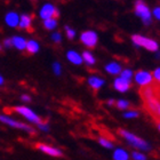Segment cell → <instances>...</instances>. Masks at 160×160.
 Wrapping results in <instances>:
<instances>
[{
	"label": "cell",
	"instance_id": "obj_1",
	"mask_svg": "<svg viewBox=\"0 0 160 160\" xmlns=\"http://www.w3.org/2000/svg\"><path fill=\"white\" fill-rule=\"evenodd\" d=\"M13 110L15 113H17L18 116H21L22 118L27 120L29 125H39V123L42 122V119L39 114L33 111L31 108L27 107V105H23V104H20V105H16V107L13 108Z\"/></svg>",
	"mask_w": 160,
	"mask_h": 160
},
{
	"label": "cell",
	"instance_id": "obj_2",
	"mask_svg": "<svg viewBox=\"0 0 160 160\" xmlns=\"http://www.w3.org/2000/svg\"><path fill=\"white\" fill-rule=\"evenodd\" d=\"M0 122L10 127V128H14V129H20L27 134H34V132H36L33 127L29 125V123L22 122L20 120L14 119L10 116H7V114L3 113H0Z\"/></svg>",
	"mask_w": 160,
	"mask_h": 160
},
{
	"label": "cell",
	"instance_id": "obj_3",
	"mask_svg": "<svg viewBox=\"0 0 160 160\" xmlns=\"http://www.w3.org/2000/svg\"><path fill=\"white\" fill-rule=\"evenodd\" d=\"M119 134L125 138V140L128 141V143H130L133 147L137 148V149H141V150H144V151H149L151 149L150 144L147 143L145 141L140 138V137H137L136 135H134V134L127 132V130L120 129Z\"/></svg>",
	"mask_w": 160,
	"mask_h": 160
},
{
	"label": "cell",
	"instance_id": "obj_4",
	"mask_svg": "<svg viewBox=\"0 0 160 160\" xmlns=\"http://www.w3.org/2000/svg\"><path fill=\"white\" fill-rule=\"evenodd\" d=\"M60 15L58 13V9L57 7L52 2H45L42 3L40 8L38 9V16H39L40 20L46 21L49 20V18H57Z\"/></svg>",
	"mask_w": 160,
	"mask_h": 160
},
{
	"label": "cell",
	"instance_id": "obj_5",
	"mask_svg": "<svg viewBox=\"0 0 160 160\" xmlns=\"http://www.w3.org/2000/svg\"><path fill=\"white\" fill-rule=\"evenodd\" d=\"M133 42L138 47H145L150 52H157L159 49V45L157 43V41H154L152 39H149L147 37L140 36V34H135L132 37Z\"/></svg>",
	"mask_w": 160,
	"mask_h": 160
},
{
	"label": "cell",
	"instance_id": "obj_6",
	"mask_svg": "<svg viewBox=\"0 0 160 160\" xmlns=\"http://www.w3.org/2000/svg\"><path fill=\"white\" fill-rule=\"evenodd\" d=\"M80 41L87 47V48H94L97 45L98 41V36L95 31L86 30L80 34Z\"/></svg>",
	"mask_w": 160,
	"mask_h": 160
},
{
	"label": "cell",
	"instance_id": "obj_7",
	"mask_svg": "<svg viewBox=\"0 0 160 160\" xmlns=\"http://www.w3.org/2000/svg\"><path fill=\"white\" fill-rule=\"evenodd\" d=\"M37 149L42 152V153L49 156V157H54V158H60L63 156V152L61 149L56 147H53V145H49V144L46 143H38L37 144Z\"/></svg>",
	"mask_w": 160,
	"mask_h": 160
},
{
	"label": "cell",
	"instance_id": "obj_8",
	"mask_svg": "<svg viewBox=\"0 0 160 160\" xmlns=\"http://www.w3.org/2000/svg\"><path fill=\"white\" fill-rule=\"evenodd\" d=\"M135 14L137 16H140L145 24H150L151 22V12L149 7L142 1H138L135 6Z\"/></svg>",
	"mask_w": 160,
	"mask_h": 160
},
{
	"label": "cell",
	"instance_id": "obj_9",
	"mask_svg": "<svg viewBox=\"0 0 160 160\" xmlns=\"http://www.w3.org/2000/svg\"><path fill=\"white\" fill-rule=\"evenodd\" d=\"M3 21L8 28L16 29L18 28V23H20V14L16 10H8L3 16Z\"/></svg>",
	"mask_w": 160,
	"mask_h": 160
},
{
	"label": "cell",
	"instance_id": "obj_10",
	"mask_svg": "<svg viewBox=\"0 0 160 160\" xmlns=\"http://www.w3.org/2000/svg\"><path fill=\"white\" fill-rule=\"evenodd\" d=\"M152 79H153L152 74L150 72H148V71H137L135 73V81L142 87L150 85L152 82Z\"/></svg>",
	"mask_w": 160,
	"mask_h": 160
},
{
	"label": "cell",
	"instance_id": "obj_11",
	"mask_svg": "<svg viewBox=\"0 0 160 160\" xmlns=\"http://www.w3.org/2000/svg\"><path fill=\"white\" fill-rule=\"evenodd\" d=\"M32 16L30 14L23 13L20 15V23H18V28L21 30H29L32 27Z\"/></svg>",
	"mask_w": 160,
	"mask_h": 160
},
{
	"label": "cell",
	"instance_id": "obj_12",
	"mask_svg": "<svg viewBox=\"0 0 160 160\" xmlns=\"http://www.w3.org/2000/svg\"><path fill=\"white\" fill-rule=\"evenodd\" d=\"M12 42L13 47L18 52H24L25 47H27V39L22 36H14L12 37Z\"/></svg>",
	"mask_w": 160,
	"mask_h": 160
},
{
	"label": "cell",
	"instance_id": "obj_13",
	"mask_svg": "<svg viewBox=\"0 0 160 160\" xmlns=\"http://www.w3.org/2000/svg\"><path fill=\"white\" fill-rule=\"evenodd\" d=\"M67 58H68V61H69L70 63L73 64V65H81V64L83 63L82 58H81V55H80L78 52H76V50H72V49L68 50Z\"/></svg>",
	"mask_w": 160,
	"mask_h": 160
},
{
	"label": "cell",
	"instance_id": "obj_14",
	"mask_svg": "<svg viewBox=\"0 0 160 160\" xmlns=\"http://www.w3.org/2000/svg\"><path fill=\"white\" fill-rule=\"evenodd\" d=\"M114 88L120 92V93H125L127 90L130 88V81L128 80H125L122 78H117V79L114 80Z\"/></svg>",
	"mask_w": 160,
	"mask_h": 160
},
{
	"label": "cell",
	"instance_id": "obj_15",
	"mask_svg": "<svg viewBox=\"0 0 160 160\" xmlns=\"http://www.w3.org/2000/svg\"><path fill=\"white\" fill-rule=\"evenodd\" d=\"M25 50H27L29 54H31V55L38 54L40 50V43L38 42L36 39L27 40V47H25Z\"/></svg>",
	"mask_w": 160,
	"mask_h": 160
},
{
	"label": "cell",
	"instance_id": "obj_16",
	"mask_svg": "<svg viewBox=\"0 0 160 160\" xmlns=\"http://www.w3.org/2000/svg\"><path fill=\"white\" fill-rule=\"evenodd\" d=\"M87 82H88L89 87H92L93 89L98 90L100 88H102V86L105 83V81H104V79L97 77V76H90L88 78V80H87Z\"/></svg>",
	"mask_w": 160,
	"mask_h": 160
},
{
	"label": "cell",
	"instance_id": "obj_17",
	"mask_svg": "<svg viewBox=\"0 0 160 160\" xmlns=\"http://www.w3.org/2000/svg\"><path fill=\"white\" fill-rule=\"evenodd\" d=\"M140 94L142 98L144 101H148V100H151V98H153L156 97V93H154V88L151 86H145V87H142L140 90Z\"/></svg>",
	"mask_w": 160,
	"mask_h": 160
},
{
	"label": "cell",
	"instance_id": "obj_18",
	"mask_svg": "<svg viewBox=\"0 0 160 160\" xmlns=\"http://www.w3.org/2000/svg\"><path fill=\"white\" fill-rule=\"evenodd\" d=\"M105 70H107L108 73L117 76V74L121 73V65L116 63V62H111V63L105 65Z\"/></svg>",
	"mask_w": 160,
	"mask_h": 160
},
{
	"label": "cell",
	"instance_id": "obj_19",
	"mask_svg": "<svg viewBox=\"0 0 160 160\" xmlns=\"http://www.w3.org/2000/svg\"><path fill=\"white\" fill-rule=\"evenodd\" d=\"M42 27L45 30L47 31H54L56 30L57 27H58V21L57 18H49V20L42 21Z\"/></svg>",
	"mask_w": 160,
	"mask_h": 160
},
{
	"label": "cell",
	"instance_id": "obj_20",
	"mask_svg": "<svg viewBox=\"0 0 160 160\" xmlns=\"http://www.w3.org/2000/svg\"><path fill=\"white\" fill-rule=\"evenodd\" d=\"M81 58H82V62H85L87 65H94V64L96 63V58H95V56L90 53L89 50H85L81 54Z\"/></svg>",
	"mask_w": 160,
	"mask_h": 160
},
{
	"label": "cell",
	"instance_id": "obj_21",
	"mask_svg": "<svg viewBox=\"0 0 160 160\" xmlns=\"http://www.w3.org/2000/svg\"><path fill=\"white\" fill-rule=\"evenodd\" d=\"M114 160H128V153L122 149H116L113 152Z\"/></svg>",
	"mask_w": 160,
	"mask_h": 160
},
{
	"label": "cell",
	"instance_id": "obj_22",
	"mask_svg": "<svg viewBox=\"0 0 160 160\" xmlns=\"http://www.w3.org/2000/svg\"><path fill=\"white\" fill-rule=\"evenodd\" d=\"M64 30H65V34H67L68 39L73 40L76 38V36H77V31L74 30V29H72V28H70L69 25H65Z\"/></svg>",
	"mask_w": 160,
	"mask_h": 160
},
{
	"label": "cell",
	"instance_id": "obj_23",
	"mask_svg": "<svg viewBox=\"0 0 160 160\" xmlns=\"http://www.w3.org/2000/svg\"><path fill=\"white\" fill-rule=\"evenodd\" d=\"M52 70H53L55 76L60 77L61 74H62V64H61L60 62H54V63L52 64Z\"/></svg>",
	"mask_w": 160,
	"mask_h": 160
},
{
	"label": "cell",
	"instance_id": "obj_24",
	"mask_svg": "<svg viewBox=\"0 0 160 160\" xmlns=\"http://www.w3.org/2000/svg\"><path fill=\"white\" fill-rule=\"evenodd\" d=\"M50 39H52V41L55 43H60L61 41H62V33L61 32H58V31H55V32H53V33L50 34Z\"/></svg>",
	"mask_w": 160,
	"mask_h": 160
},
{
	"label": "cell",
	"instance_id": "obj_25",
	"mask_svg": "<svg viewBox=\"0 0 160 160\" xmlns=\"http://www.w3.org/2000/svg\"><path fill=\"white\" fill-rule=\"evenodd\" d=\"M98 142H100V144L103 148H107V149H112V148H113L112 142L107 140V138H104V137H100V138H98Z\"/></svg>",
	"mask_w": 160,
	"mask_h": 160
},
{
	"label": "cell",
	"instance_id": "obj_26",
	"mask_svg": "<svg viewBox=\"0 0 160 160\" xmlns=\"http://www.w3.org/2000/svg\"><path fill=\"white\" fill-rule=\"evenodd\" d=\"M133 77H134L133 71L129 70V69L123 70L122 72H121V76H120V78H122V79H125V80H128V81H130V79H132Z\"/></svg>",
	"mask_w": 160,
	"mask_h": 160
},
{
	"label": "cell",
	"instance_id": "obj_27",
	"mask_svg": "<svg viewBox=\"0 0 160 160\" xmlns=\"http://www.w3.org/2000/svg\"><path fill=\"white\" fill-rule=\"evenodd\" d=\"M37 127H38V129H39L40 132H42V133H48V132L50 130L49 125H48L47 122H43V121L41 123H39Z\"/></svg>",
	"mask_w": 160,
	"mask_h": 160
},
{
	"label": "cell",
	"instance_id": "obj_28",
	"mask_svg": "<svg viewBox=\"0 0 160 160\" xmlns=\"http://www.w3.org/2000/svg\"><path fill=\"white\" fill-rule=\"evenodd\" d=\"M117 107L120 110H126L127 108L129 107V103L125 100H119V101H117Z\"/></svg>",
	"mask_w": 160,
	"mask_h": 160
},
{
	"label": "cell",
	"instance_id": "obj_29",
	"mask_svg": "<svg viewBox=\"0 0 160 160\" xmlns=\"http://www.w3.org/2000/svg\"><path fill=\"white\" fill-rule=\"evenodd\" d=\"M2 47L5 49H10L13 47V42H12V38H6V39L2 41Z\"/></svg>",
	"mask_w": 160,
	"mask_h": 160
},
{
	"label": "cell",
	"instance_id": "obj_30",
	"mask_svg": "<svg viewBox=\"0 0 160 160\" xmlns=\"http://www.w3.org/2000/svg\"><path fill=\"white\" fill-rule=\"evenodd\" d=\"M132 157H133L134 160H147V157L144 154L140 153V152H133Z\"/></svg>",
	"mask_w": 160,
	"mask_h": 160
},
{
	"label": "cell",
	"instance_id": "obj_31",
	"mask_svg": "<svg viewBox=\"0 0 160 160\" xmlns=\"http://www.w3.org/2000/svg\"><path fill=\"white\" fill-rule=\"evenodd\" d=\"M31 101H32V98H31L30 95H28V94H22L21 95V102L24 104H27V103H30Z\"/></svg>",
	"mask_w": 160,
	"mask_h": 160
},
{
	"label": "cell",
	"instance_id": "obj_32",
	"mask_svg": "<svg viewBox=\"0 0 160 160\" xmlns=\"http://www.w3.org/2000/svg\"><path fill=\"white\" fill-rule=\"evenodd\" d=\"M138 116L136 111H129V112H126V113L123 114V117L125 118H128V119H132V118H136Z\"/></svg>",
	"mask_w": 160,
	"mask_h": 160
},
{
	"label": "cell",
	"instance_id": "obj_33",
	"mask_svg": "<svg viewBox=\"0 0 160 160\" xmlns=\"http://www.w3.org/2000/svg\"><path fill=\"white\" fill-rule=\"evenodd\" d=\"M153 77H154V79L158 80V81L160 82V68H158V69H156V70H154Z\"/></svg>",
	"mask_w": 160,
	"mask_h": 160
},
{
	"label": "cell",
	"instance_id": "obj_34",
	"mask_svg": "<svg viewBox=\"0 0 160 160\" xmlns=\"http://www.w3.org/2000/svg\"><path fill=\"white\" fill-rule=\"evenodd\" d=\"M153 15L157 20H160V7H156L153 9Z\"/></svg>",
	"mask_w": 160,
	"mask_h": 160
},
{
	"label": "cell",
	"instance_id": "obj_35",
	"mask_svg": "<svg viewBox=\"0 0 160 160\" xmlns=\"http://www.w3.org/2000/svg\"><path fill=\"white\" fill-rule=\"evenodd\" d=\"M5 85V78L2 77V74L0 73V87H2Z\"/></svg>",
	"mask_w": 160,
	"mask_h": 160
},
{
	"label": "cell",
	"instance_id": "obj_36",
	"mask_svg": "<svg viewBox=\"0 0 160 160\" xmlns=\"http://www.w3.org/2000/svg\"><path fill=\"white\" fill-rule=\"evenodd\" d=\"M113 103H114V100H109V101H108V104H109V105H113Z\"/></svg>",
	"mask_w": 160,
	"mask_h": 160
},
{
	"label": "cell",
	"instance_id": "obj_37",
	"mask_svg": "<svg viewBox=\"0 0 160 160\" xmlns=\"http://www.w3.org/2000/svg\"><path fill=\"white\" fill-rule=\"evenodd\" d=\"M0 50H2V45H1V42H0Z\"/></svg>",
	"mask_w": 160,
	"mask_h": 160
},
{
	"label": "cell",
	"instance_id": "obj_38",
	"mask_svg": "<svg viewBox=\"0 0 160 160\" xmlns=\"http://www.w3.org/2000/svg\"><path fill=\"white\" fill-rule=\"evenodd\" d=\"M158 128H159V130H160V120H159V122H158Z\"/></svg>",
	"mask_w": 160,
	"mask_h": 160
}]
</instances>
